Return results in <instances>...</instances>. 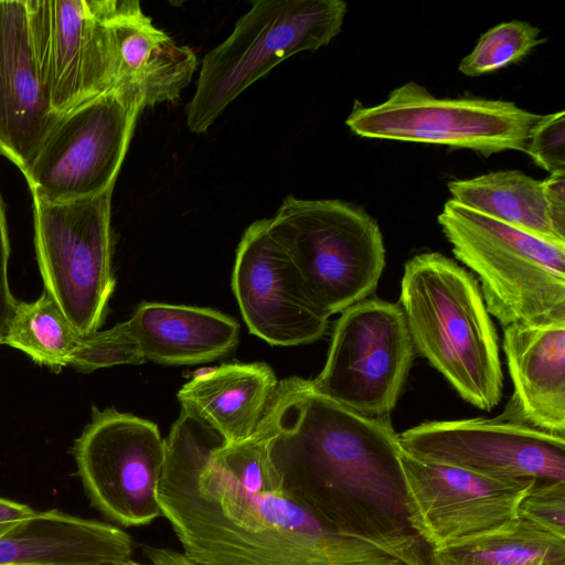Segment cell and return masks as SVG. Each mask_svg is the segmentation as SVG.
Here are the masks:
<instances>
[{
    "label": "cell",
    "instance_id": "cell-32",
    "mask_svg": "<svg viewBox=\"0 0 565 565\" xmlns=\"http://www.w3.org/2000/svg\"><path fill=\"white\" fill-rule=\"evenodd\" d=\"M35 512L26 504L0 498V532Z\"/></svg>",
    "mask_w": 565,
    "mask_h": 565
},
{
    "label": "cell",
    "instance_id": "cell-7",
    "mask_svg": "<svg viewBox=\"0 0 565 565\" xmlns=\"http://www.w3.org/2000/svg\"><path fill=\"white\" fill-rule=\"evenodd\" d=\"M113 190L63 203L32 195L34 245L44 291L82 334L99 330L115 288Z\"/></svg>",
    "mask_w": 565,
    "mask_h": 565
},
{
    "label": "cell",
    "instance_id": "cell-9",
    "mask_svg": "<svg viewBox=\"0 0 565 565\" xmlns=\"http://www.w3.org/2000/svg\"><path fill=\"white\" fill-rule=\"evenodd\" d=\"M399 305L364 299L341 312L322 371L309 387L360 415L390 417L414 359Z\"/></svg>",
    "mask_w": 565,
    "mask_h": 565
},
{
    "label": "cell",
    "instance_id": "cell-30",
    "mask_svg": "<svg viewBox=\"0 0 565 565\" xmlns=\"http://www.w3.org/2000/svg\"><path fill=\"white\" fill-rule=\"evenodd\" d=\"M543 184L551 226L555 235L565 242V172L550 174Z\"/></svg>",
    "mask_w": 565,
    "mask_h": 565
},
{
    "label": "cell",
    "instance_id": "cell-29",
    "mask_svg": "<svg viewBox=\"0 0 565 565\" xmlns=\"http://www.w3.org/2000/svg\"><path fill=\"white\" fill-rule=\"evenodd\" d=\"M10 244L3 202L0 195V344H2L18 300L13 297L8 278Z\"/></svg>",
    "mask_w": 565,
    "mask_h": 565
},
{
    "label": "cell",
    "instance_id": "cell-4",
    "mask_svg": "<svg viewBox=\"0 0 565 565\" xmlns=\"http://www.w3.org/2000/svg\"><path fill=\"white\" fill-rule=\"evenodd\" d=\"M438 223L458 260L477 274L503 326L565 321V243L535 236L448 200Z\"/></svg>",
    "mask_w": 565,
    "mask_h": 565
},
{
    "label": "cell",
    "instance_id": "cell-1",
    "mask_svg": "<svg viewBox=\"0 0 565 565\" xmlns=\"http://www.w3.org/2000/svg\"><path fill=\"white\" fill-rule=\"evenodd\" d=\"M264 422L227 444L181 411L166 440L162 516L198 565H434L430 551L379 543L322 522L284 488Z\"/></svg>",
    "mask_w": 565,
    "mask_h": 565
},
{
    "label": "cell",
    "instance_id": "cell-10",
    "mask_svg": "<svg viewBox=\"0 0 565 565\" xmlns=\"http://www.w3.org/2000/svg\"><path fill=\"white\" fill-rule=\"evenodd\" d=\"M142 105L111 88L62 115L23 175L31 194L50 203L114 189Z\"/></svg>",
    "mask_w": 565,
    "mask_h": 565
},
{
    "label": "cell",
    "instance_id": "cell-12",
    "mask_svg": "<svg viewBox=\"0 0 565 565\" xmlns=\"http://www.w3.org/2000/svg\"><path fill=\"white\" fill-rule=\"evenodd\" d=\"M398 440L412 456L486 477L565 482V437L500 416L427 422Z\"/></svg>",
    "mask_w": 565,
    "mask_h": 565
},
{
    "label": "cell",
    "instance_id": "cell-17",
    "mask_svg": "<svg viewBox=\"0 0 565 565\" xmlns=\"http://www.w3.org/2000/svg\"><path fill=\"white\" fill-rule=\"evenodd\" d=\"M60 117L38 73L25 0H0V153L23 173Z\"/></svg>",
    "mask_w": 565,
    "mask_h": 565
},
{
    "label": "cell",
    "instance_id": "cell-24",
    "mask_svg": "<svg viewBox=\"0 0 565 565\" xmlns=\"http://www.w3.org/2000/svg\"><path fill=\"white\" fill-rule=\"evenodd\" d=\"M83 334L45 292L32 302L18 301L2 344L24 352L35 363L70 366Z\"/></svg>",
    "mask_w": 565,
    "mask_h": 565
},
{
    "label": "cell",
    "instance_id": "cell-16",
    "mask_svg": "<svg viewBox=\"0 0 565 565\" xmlns=\"http://www.w3.org/2000/svg\"><path fill=\"white\" fill-rule=\"evenodd\" d=\"M114 87L138 96L142 108L175 102L198 67L192 49L153 25L137 0H103Z\"/></svg>",
    "mask_w": 565,
    "mask_h": 565
},
{
    "label": "cell",
    "instance_id": "cell-8",
    "mask_svg": "<svg viewBox=\"0 0 565 565\" xmlns=\"http://www.w3.org/2000/svg\"><path fill=\"white\" fill-rule=\"evenodd\" d=\"M541 116L502 99L436 97L407 82L381 104L355 100L345 124L363 138L445 145L488 157L507 150L524 152Z\"/></svg>",
    "mask_w": 565,
    "mask_h": 565
},
{
    "label": "cell",
    "instance_id": "cell-11",
    "mask_svg": "<svg viewBox=\"0 0 565 565\" xmlns=\"http://www.w3.org/2000/svg\"><path fill=\"white\" fill-rule=\"evenodd\" d=\"M77 471L93 504L125 526L162 516L158 488L166 440L158 426L115 408H93L73 448Z\"/></svg>",
    "mask_w": 565,
    "mask_h": 565
},
{
    "label": "cell",
    "instance_id": "cell-3",
    "mask_svg": "<svg viewBox=\"0 0 565 565\" xmlns=\"http://www.w3.org/2000/svg\"><path fill=\"white\" fill-rule=\"evenodd\" d=\"M399 306L419 354L471 405L491 411L503 374L498 334L475 276L436 252L404 266Z\"/></svg>",
    "mask_w": 565,
    "mask_h": 565
},
{
    "label": "cell",
    "instance_id": "cell-23",
    "mask_svg": "<svg viewBox=\"0 0 565 565\" xmlns=\"http://www.w3.org/2000/svg\"><path fill=\"white\" fill-rule=\"evenodd\" d=\"M434 565H565V539L521 518L504 527L433 551Z\"/></svg>",
    "mask_w": 565,
    "mask_h": 565
},
{
    "label": "cell",
    "instance_id": "cell-22",
    "mask_svg": "<svg viewBox=\"0 0 565 565\" xmlns=\"http://www.w3.org/2000/svg\"><path fill=\"white\" fill-rule=\"evenodd\" d=\"M448 190L455 201L471 210L544 239L565 243L551 226L543 181L520 170L452 180Z\"/></svg>",
    "mask_w": 565,
    "mask_h": 565
},
{
    "label": "cell",
    "instance_id": "cell-28",
    "mask_svg": "<svg viewBox=\"0 0 565 565\" xmlns=\"http://www.w3.org/2000/svg\"><path fill=\"white\" fill-rule=\"evenodd\" d=\"M550 174L565 172V111L542 115L533 126L525 151Z\"/></svg>",
    "mask_w": 565,
    "mask_h": 565
},
{
    "label": "cell",
    "instance_id": "cell-31",
    "mask_svg": "<svg viewBox=\"0 0 565 565\" xmlns=\"http://www.w3.org/2000/svg\"><path fill=\"white\" fill-rule=\"evenodd\" d=\"M141 551L151 565H198L185 557L183 553L169 547L143 544Z\"/></svg>",
    "mask_w": 565,
    "mask_h": 565
},
{
    "label": "cell",
    "instance_id": "cell-19",
    "mask_svg": "<svg viewBox=\"0 0 565 565\" xmlns=\"http://www.w3.org/2000/svg\"><path fill=\"white\" fill-rule=\"evenodd\" d=\"M131 554L125 531L58 510L35 511L0 532V565H122Z\"/></svg>",
    "mask_w": 565,
    "mask_h": 565
},
{
    "label": "cell",
    "instance_id": "cell-15",
    "mask_svg": "<svg viewBox=\"0 0 565 565\" xmlns=\"http://www.w3.org/2000/svg\"><path fill=\"white\" fill-rule=\"evenodd\" d=\"M232 289L249 332L271 345L312 343L327 331L329 319L316 309L297 267L270 233L269 218L244 232Z\"/></svg>",
    "mask_w": 565,
    "mask_h": 565
},
{
    "label": "cell",
    "instance_id": "cell-2",
    "mask_svg": "<svg viewBox=\"0 0 565 565\" xmlns=\"http://www.w3.org/2000/svg\"><path fill=\"white\" fill-rule=\"evenodd\" d=\"M266 427L282 488L322 522L386 545L431 550L409 519L390 417L360 415L316 394L308 380L289 377L278 383Z\"/></svg>",
    "mask_w": 565,
    "mask_h": 565
},
{
    "label": "cell",
    "instance_id": "cell-33",
    "mask_svg": "<svg viewBox=\"0 0 565 565\" xmlns=\"http://www.w3.org/2000/svg\"><path fill=\"white\" fill-rule=\"evenodd\" d=\"M122 565H145V564H141V563H138V562H135L132 559H130L129 562L122 564Z\"/></svg>",
    "mask_w": 565,
    "mask_h": 565
},
{
    "label": "cell",
    "instance_id": "cell-14",
    "mask_svg": "<svg viewBox=\"0 0 565 565\" xmlns=\"http://www.w3.org/2000/svg\"><path fill=\"white\" fill-rule=\"evenodd\" d=\"M38 73L62 116L114 87L103 0H25Z\"/></svg>",
    "mask_w": 565,
    "mask_h": 565
},
{
    "label": "cell",
    "instance_id": "cell-18",
    "mask_svg": "<svg viewBox=\"0 0 565 565\" xmlns=\"http://www.w3.org/2000/svg\"><path fill=\"white\" fill-rule=\"evenodd\" d=\"M514 393L501 418L565 437V321L504 327Z\"/></svg>",
    "mask_w": 565,
    "mask_h": 565
},
{
    "label": "cell",
    "instance_id": "cell-27",
    "mask_svg": "<svg viewBox=\"0 0 565 565\" xmlns=\"http://www.w3.org/2000/svg\"><path fill=\"white\" fill-rule=\"evenodd\" d=\"M519 518L565 539V482L533 486L519 504Z\"/></svg>",
    "mask_w": 565,
    "mask_h": 565
},
{
    "label": "cell",
    "instance_id": "cell-20",
    "mask_svg": "<svg viewBox=\"0 0 565 565\" xmlns=\"http://www.w3.org/2000/svg\"><path fill=\"white\" fill-rule=\"evenodd\" d=\"M279 381L263 362H231L194 376L178 392L181 408L216 430L227 444L260 429Z\"/></svg>",
    "mask_w": 565,
    "mask_h": 565
},
{
    "label": "cell",
    "instance_id": "cell-6",
    "mask_svg": "<svg viewBox=\"0 0 565 565\" xmlns=\"http://www.w3.org/2000/svg\"><path fill=\"white\" fill-rule=\"evenodd\" d=\"M269 230L323 317L342 312L376 288L385 248L377 222L362 207L288 195L269 218Z\"/></svg>",
    "mask_w": 565,
    "mask_h": 565
},
{
    "label": "cell",
    "instance_id": "cell-5",
    "mask_svg": "<svg viewBox=\"0 0 565 565\" xmlns=\"http://www.w3.org/2000/svg\"><path fill=\"white\" fill-rule=\"evenodd\" d=\"M341 0H258L231 34L209 51L186 106L192 132H205L248 86L285 58L330 43L342 28Z\"/></svg>",
    "mask_w": 565,
    "mask_h": 565
},
{
    "label": "cell",
    "instance_id": "cell-26",
    "mask_svg": "<svg viewBox=\"0 0 565 565\" xmlns=\"http://www.w3.org/2000/svg\"><path fill=\"white\" fill-rule=\"evenodd\" d=\"M143 362L127 321H124L105 331L83 334L70 366L89 373L103 367Z\"/></svg>",
    "mask_w": 565,
    "mask_h": 565
},
{
    "label": "cell",
    "instance_id": "cell-13",
    "mask_svg": "<svg viewBox=\"0 0 565 565\" xmlns=\"http://www.w3.org/2000/svg\"><path fill=\"white\" fill-rule=\"evenodd\" d=\"M412 525L433 550L498 531L519 519L535 480H503L425 460L402 449Z\"/></svg>",
    "mask_w": 565,
    "mask_h": 565
},
{
    "label": "cell",
    "instance_id": "cell-25",
    "mask_svg": "<svg viewBox=\"0 0 565 565\" xmlns=\"http://www.w3.org/2000/svg\"><path fill=\"white\" fill-rule=\"evenodd\" d=\"M544 41L541 30L525 21L502 22L480 36L458 68L470 77L493 73L520 62Z\"/></svg>",
    "mask_w": 565,
    "mask_h": 565
},
{
    "label": "cell",
    "instance_id": "cell-21",
    "mask_svg": "<svg viewBox=\"0 0 565 565\" xmlns=\"http://www.w3.org/2000/svg\"><path fill=\"white\" fill-rule=\"evenodd\" d=\"M126 321L145 361L160 364L212 361L238 342V323L209 308L142 302Z\"/></svg>",
    "mask_w": 565,
    "mask_h": 565
}]
</instances>
